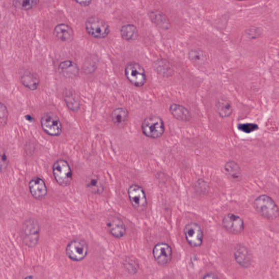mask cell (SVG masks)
Segmentation results:
<instances>
[{
    "label": "cell",
    "mask_w": 279,
    "mask_h": 279,
    "mask_svg": "<svg viewBox=\"0 0 279 279\" xmlns=\"http://www.w3.org/2000/svg\"><path fill=\"white\" fill-rule=\"evenodd\" d=\"M256 210L265 218L274 219L278 215V209L273 200L267 196H260L255 200Z\"/></svg>",
    "instance_id": "obj_1"
},
{
    "label": "cell",
    "mask_w": 279,
    "mask_h": 279,
    "mask_svg": "<svg viewBox=\"0 0 279 279\" xmlns=\"http://www.w3.org/2000/svg\"><path fill=\"white\" fill-rule=\"evenodd\" d=\"M143 133L146 136L157 138L164 133V123L157 116H152L144 120L142 125Z\"/></svg>",
    "instance_id": "obj_2"
},
{
    "label": "cell",
    "mask_w": 279,
    "mask_h": 279,
    "mask_svg": "<svg viewBox=\"0 0 279 279\" xmlns=\"http://www.w3.org/2000/svg\"><path fill=\"white\" fill-rule=\"evenodd\" d=\"M52 172L54 177L61 185L66 187L71 184L72 172L68 162L64 160H59L53 164Z\"/></svg>",
    "instance_id": "obj_3"
},
{
    "label": "cell",
    "mask_w": 279,
    "mask_h": 279,
    "mask_svg": "<svg viewBox=\"0 0 279 279\" xmlns=\"http://www.w3.org/2000/svg\"><path fill=\"white\" fill-rule=\"evenodd\" d=\"M85 27L90 36L98 39L105 38L110 32L107 23L97 17L89 18L85 23Z\"/></svg>",
    "instance_id": "obj_4"
},
{
    "label": "cell",
    "mask_w": 279,
    "mask_h": 279,
    "mask_svg": "<svg viewBox=\"0 0 279 279\" xmlns=\"http://www.w3.org/2000/svg\"><path fill=\"white\" fill-rule=\"evenodd\" d=\"M125 74L129 81L136 87L144 86L147 80L145 69L136 63H130L126 66Z\"/></svg>",
    "instance_id": "obj_5"
},
{
    "label": "cell",
    "mask_w": 279,
    "mask_h": 279,
    "mask_svg": "<svg viewBox=\"0 0 279 279\" xmlns=\"http://www.w3.org/2000/svg\"><path fill=\"white\" fill-rule=\"evenodd\" d=\"M22 238L24 243L30 247H34L39 239V227L37 222L34 219L26 221L22 226Z\"/></svg>",
    "instance_id": "obj_6"
},
{
    "label": "cell",
    "mask_w": 279,
    "mask_h": 279,
    "mask_svg": "<svg viewBox=\"0 0 279 279\" xmlns=\"http://www.w3.org/2000/svg\"><path fill=\"white\" fill-rule=\"evenodd\" d=\"M88 246L86 242L81 239H76L68 245L66 254L68 257L74 261H80L87 257Z\"/></svg>",
    "instance_id": "obj_7"
},
{
    "label": "cell",
    "mask_w": 279,
    "mask_h": 279,
    "mask_svg": "<svg viewBox=\"0 0 279 279\" xmlns=\"http://www.w3.org/2000/svg\"><path fill=\"white\" fill-rule=\"evenodd\" d=\"M41 125L45 133L52 136H59L62 133V125L58 116L53 113L44 115Z\"/></svg>",
    "instance_id": "obj_8"
},
{
    "label": "cell",
    "mask_w": 279,
    "mask_h": 279,
    "mask_svg": "<svg viewBox=\"0 0 279 279\" xmlns=\"http://www.w3.org/2000/svg\"><path fill=\"white\" fill-rule=\"evenodd\" d=\"M184 231L186 239L191 246L197 247L202 244L203 232L198 224H188L185 227Z\"/></svg>",
    "instance_id": "obj_9"
},
{
    "label": "cell",
    "mask_w": 279,
    "mask_h": 279,
    "mask_svg": "<svg viewBox=\"0 0 279 279\" xmlns=\"http://www.w3.org/2000/svg\"><path fill=\"white\" fill-rule=\"evenodd\" d=\"M128 196L131 204L138 211H143L147 205V199L144 190L137 185H131Z\"/></svg>",
    "instance_id": "obj_10"
},
{
    "label": "cell",
    "mask_w": 279,
    "mask_h": 279,
    "mask_svg": "<svg viewBox=\"0 0 279 279\" xmlns=\"http://www.w3.org/2000/svg\"><path fill=\"white\" fill-rule=\"evenodd\" d=\"M222 226L231 233L239 234L244 229V221L238 215L229 213L225 216L222 220Z\"/></svg>",
    "instance_id": "obj_11"
},
{
    "label": "cell",
    "mask_w": 279,
    "mask_h": 279,
    "mask_svg": "<svg viewBox=\"0 0 279 279\" xmlns=\"http://www.w3.org/2000/svg\"><path fill=\"white\" fill-rule=\"evenodd\" d=\"M172 249L168 244L160 243L154 246L153 254L155 260L160 265H166L172 258Z\"/></svg>",
    "instance_id": "obj_12"
},
{
    "label": "cell",
    "mask_w": 279,
    "mask_h": 279,
    "mask_svg": "<svg viewBox=\"0 0 279 279\" xmlns=\"http://www.w3.org/2000/svg\"><path fill=\"white\" fill-rule=\"evenodd\" d=\"M29 188L32 196L37 199L43 198L47 193L46 185L40 178H33L29 183Z\"/></svg>",
    "instance_id": "obj_13"
},
{
    "label": "cell",
    "mask_w": 279,
    "mask_h": 279,
    "mask_svg": "<svg viewBox=\"0 0 279 279\" xmlns=\"http://www.w3.org/2000/svg\"><path fill=\"white\" fill-rule=\"evenodd\" d=\"M107 228L110 233L116 238H121L126 234L125 224L117 217H113L108 220Z\"/></svg>",
    "instance_id": "obj_14"
},
{
    "label": "cell",
    "mask_w": 279,
    "mask_h": 279,
    "mask_svg": "<svg viewBox=\"0 0 279 279\" xmlns=\"http://www.w3.org/2000/svg\"><path fill=\"white\" fill-rule=\"evenodd\" d=\"M234 255L235 260L240 266L247 267L251 265L252 255L246 247L238 245L236 248Z\"/></svg>",
    "instance_id": "obj_15"
},
{
    "label": "cell",
    "mask_w": 279,
    "mask_h": 279,
    "mask_svg": "<svg viewBox=\"0 0 279 279\" xmlns=\"http://www.w3.org/2000/svg\"><path fill=\"white\" fill-rule=\"evenodd\" d=\"M53 34L63 42H70L74 36L73 30L71 27L64 24H59L54 29Z\"/></svg>",
    "instance_id": "obj_16"
},
{
    "label": "cell",
    "mask_w": 279,
    "mask_h": 279,
    "mask_svg": "<svg viewBox=\"0 0 279 279\" xmlns=\"http://www.w3.org/2000/svg\"><path fill=\"white\" fill-rule=\"evenodd\" d=\"M20 80L22 85L31 90H36L40 83L39 77L32 71H26L23 73Z\"/></svg>",
    "instance_id": "obj_17"
},
{
    "label": "cell",
    "mask_w": 279,
    "mask_h": 279,
    "mask_svg": "<svg viewBox=\"0 0 279 279\" xmlns=\"http://www.w3.org/2000/svg\"><path fill=\"white\" fill-rule=\"evenodd\" d=\"M59 70L60 73L67 78H74L79 73L78 66L73 62L70 61L62 63Z\"/></svg>",
    "instance_id": "obj_18"
},
{
    "label": "cell",
    "mask_w": 279,
    "mask_h": 279,
    "mask_svg": "<svg viewBox=\"0 0 279 279\" xmlns=\"http://www.w3.org/2000/svg\"><path fill=\"white\" fill-rule=\"evenodd\" d=\"M129 117V113L125 108H116L112 114V120L115 125L118 127H123L126 125Z\"/></svg>",
    "instance_id": "obj_19"
},
{
    "label": "cell",
    "mask_w": 279,
    "mask_h": 279,
    "mask_svg": "<svg viewBox=\"0 0 279 279\" xmlns=\"http://www.w3.org/2000/svg\"><path fill=\"white\" fill-rule=\"evenodd\" d=\"M170 111L176 119L182 121H188L191 119L190 113L182 105L174 104L170 107Z\"/></svg>",
    "instance_id": "obj_20"
},
{
    "label": "cell",
    "mask_w": 279,
    "mask_h": 279,
    "mask_svg": "<svg viewBox=\"0 0 279 279\" xmlns=\"http://www.w3.org/2000/svg\"><path fill=\"white\" fill-rule=\"evenodd\" d=\"M154 68L158 73L164 76H172L174 73L173 67L164 60L157 61L154 63Z\"/></svg>",
    "instance_id": "obj_21"
},
{
    "label": "cell",
    "mask_w": 279,
    "mask_h": 279,
    "mask_svg": "<svg viewBox=\"0 0 279 279\" xmlns=\"http://www.w3.org/2000/svg\"><path fill=\"white\" fill-rule=\"evenodd\" d=\"M88 188L92 192L100 193L104 190L103 185L100 178L97 175H92L88 178Z\"/></svg>",
    "instance_id": "obj_22"
},
{
    "label": "cell",
    "mask_w": 279,
    "mask_h": 279,
    "mask_svg": "<svg viewBox=\"0 0 279 279\" xmlns=\"http://www.w3.org/2000/svg\"><path fill=\"white\" fill-rule=\"evenodd\" d=\"M217 110L222 118H228L232 113L231 104L228 100L220 99L216 103Z\"/></svg>",
    "instance_id": "obj_23"
},
{
    "label": "cell",
    "mask_w": 279,
    "mask_h": 279,
    "mask_svg": "<svg viewBox=\"0 0 279 279\" xmlns=\"http://www.w3.org/2000/svg\"><path fill=\"white\" fill-rule=\"evenodd\" d=\"M121 35L124 40L132 41L137 37V28L133 25H126L121 29Z\"/></svg>",
    "instance_id": "obj_24"
},
{
    "label": "cell",
    "mask_w": 279,
    "mask_h": 279,
    "mask_svg": "<svg viewBox=\"0 0 279 279\" xmlns=\"http://www.w3.org/2000/svg\"><path fill=\"white\" fill-rule=\"evenodd\" d=\"M40 0H13V5L21 10H29L33 9Z\"/></svg>",
    "instance_id": "obj_25"
},
{
    "label": "cell",
    "mask_w": 279,
    "mask_h": 279,
    "mask_svg": "<svg viewBox=\"0 0 279 279\" xmlns=\"http://www.w3.org/2000/svg\"><path fill=\"white\" fill-rule=\"evenodd\" d=\"M226 173L232 178L237 179L241 175V169L234 161H229L225 166Z\"/></svg>",
    "instance_id": "obj_26"
},
{
    "label": "cell",
    "mask_w": 279,
    "mask_h": 279,
    "mask_svg": "<svg viewBox=\"0 0 279 279\" xmlns=\"http://www.w3.org/2000/svg\"><path fill=\"white\" fill-rule=\"evenodd\" d=\"M189 58L193 63L203 64L207 60L205 53L200 50H194L189 53Z\"/></svg>",
    "instance_id": "obj_27"
},
{
    "label": "cell",
    "mask_w": 279,
    "mask_h": 279,
    "mask_svg": "<svg viewBox=\"0 0 279 279\" xmlns=\"http://www.w3.org/2000/svg\"><path fill=\"white\" fill-rule=\"evenodd\" d=\"M153 15L154 21L156 24L161 26L162 28L166 27V29H168V26H169V21L163 14H162L161 13H154Z\"/></svg>",
    "instance_id": "obj_28"
},
{
    "label": "cell",
    "mask_w": 279,
    "mask_h": 279,
    "mask_svg": "<svg viewBox=\"0 0 279 279\" xmlns=\"http://www.w3.org/2000/svg\"><path fill=\"white\" fill-rule=\"evenodd\" d=\"M65 101L69 107L72 110H75L78 108V100L75 97V96L71 95H68L65 98Z\"/></svg>",
    "instance_id": "obj_29"
},
{
    "label": "cell",
    "mask_w": 279,
    "mask_h": 279,
    "mask_svg": "<svg viewBox=\"0 0 279 279\" xmlns=\"http://www.w3.org/2000/svg\"><path fill=\"white\" fill-rule=\"evenodd\" d=\"M238 129L246 133H251L258 129V126L256 124L245 123L238 126Z\"/></svg>",
    "instance_id": "obj_30"
},
{
    "label": "cell",
    "mask_w": 279,
    "mask_h": 279,
    "mask_svg": "<svg viewBox=\"0 0 279 279\" xmlns=\"http://www.w3.org/2000/svg\"><path fill=\"white\" fill-rule=\"evenodd\" d=\"M8 118V112L6 106L2 103L1 104V123L2 126L6 124Z\"/></svg>",
    "instance_id": "obj_31"
},
{
    "label": "cell",
    "mask_w": 279,
    "mask_h": 279,
    "mask_svg": "<svg viewBox=\"0 0 279 279\" xmlns=\"http://www.w3.org/2000/svg\"><path fill=\"white\" fill-rule=\"evenodd\" d=\"M128 264L129 266H127V268L129 271H131V273H134L136 272L137 267L132 266L133 265H137L136 261H134L133 259H129L128 261Z\"/></svg>",
    "instance_id": "obj_32"
},
{
    "label": "cell",
    "mask_w": 279,
    "mask_h": 279,
    "mask_svg": "<svg viewBox=\"0 0 279 279\" xmlns=\"http://www.w3.org/2000/svg\"><path fill=\"white\" fill-rule=\"evenodd\" d=\"M75 1L82 6H89L92 2V0H75Z\"/></svg>",
    "instance_id": "obj_33"
},
{
    "label": "cell",
    "mask_w": 279,
    "mask_h": 279,
    "mask_svg": "<svg viewBox=\"0 0 279 279\" xmlns=\"http://www.w3.org/2000/svg\"><path fill=\"white\" fill-rule=\"evenodd\" d=\"M204 278H216V276L214 275V274H208L204 276Z\"/></svg>",
    "instance_id": "obj_34"
}]
</instances>
